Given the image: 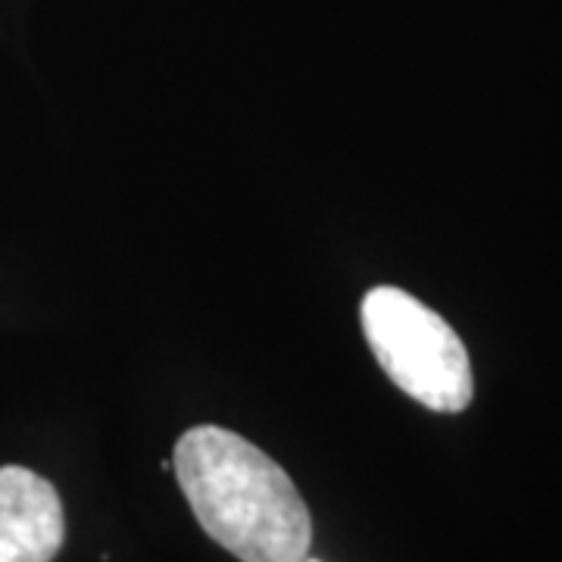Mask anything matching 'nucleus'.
<instances>
[{
  "mask_svg": "<svg viewBox=\"0 0 562 562\" xmlns=\"http://www.w3.org/2000/svg\"><path fill=\"white\" fill-rule=\"evenodd\" d=\"M172 472L201 528L241 562H303L313 519L291 475L257 443L220 425L188 428Z\"/></svg>",
  "mask_w": 562,
  "mask_h": 562,
  "instance_id": "f257e3e1",
  "label": "nucleus"
},
{
  "mask_svg": "<svg viewBox=\"0 0 562 562\" xmlns=\"http://www.w3.org/2000/svg\"><path fill=\"white\" fill-rule=\"evenodd\" d=\"M366 344L406 397L435 413H462L472 394V362L460 335L403 288L379 284L360 306Z\"/></svg>",
  "mask_w": 562,
  "mask_h": 562,
  "instance_id": "f03ea898",
  "label": "nucleus"
},
{
  "mask_svg": "<svg viewBox=\"0 0 562 562\" xmlns=\"http://www.w3.org/2000/svg\"><path fill=\"white\" fill-rule=\"evenodd\" d=\"M63 541L57 487L25 465H0V562H54Z\"/></svg>",
  "mask_w": 562,
  "mask_h": 562,
  "instance_id": "7ed1b4c3",
  "label": "nucleus"
},
{
  "mask_svg": "<svg viewBox=\"0 0 562 562\" xmlns=\"http://www.w3.org/2000/svg\"><path fill=\"white\" fill-rule=\"evenodd\" d=\"M303 562H319V560H303Z\"/></svg>",
  "mask_w": 562,
  "mask_h": 562,
  "instance_id": "20e7f679",
  "label": "nucleus"
}]
</instances>
